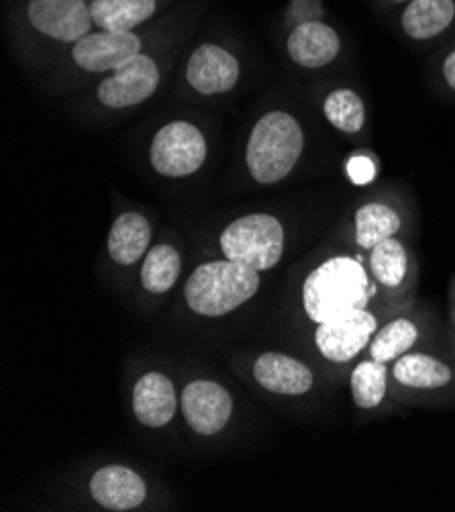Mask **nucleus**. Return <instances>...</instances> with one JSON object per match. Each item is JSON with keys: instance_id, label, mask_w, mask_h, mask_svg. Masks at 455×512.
I'll return each instance as SVG.
<instances>
[{"instance_id": "nucleus-1", "label": "nucleus", "mask_w": 455, "mask_h": 512, "mask_svg": "<svg viewBox=\"0 0 455 512\" xmlns=\"http://www.w3.org/2000/svg\"><path fill=\"white\" fill-rule=\"evenodd\" d=\"M372 294L364 266L351 258L327 260L302 284V304L317 325L364 311Z\"/></svg>"}, {"instance_id": "nucleus-2", "label": "nucleus", "mask_w": 455, "mask_h": 512, "mask_svg": "<svg viewBox=\"0 0 455 512\" xmlns=\"http://www.w3.org/2000/svg\"><path fill=\"white\" fill-rule=\"evenodd\" d=\"M260 272L223 260L198 266L184 286L190 309L202 317H223L245 304L260 288Z\"/></svg>"}, {"instance_id": "nucleus-3", "label": "nucleus", "mask_w": 455, "mask_h": 512, "mask_svg": "<svg viewBox=\"0 0 455 512\" xmlns=\"http://www.w3.org/2000/svg\"><path fill=\"white\" fill-rule=\"evenodd\" d=\"M305 137L294 117L282 111L264 115L247 141V168L260 184L284 180L296 166Z\"/></svg>"}, {"instance_id": "nucleus-4", "label": "nucleus", "mask_w": 455, "mask_h": 512, "mask_svg": "<svg viewBox=\"0 0 455 512\" xmlns=\"http://www.w3.org/2000/svg\"><path fill=\"white\" fill-rule=\"evenodd\" d=\"M221 249L227 260L264 272L282 258L284 229L272 215H247L223 231Z\"/></svg>"}, {"instance_id": "nucleus-5", "label": "nucleus", "mask_w": 455, "mask_h": 512, "mask_svg": "<svg viewBox=\"0 0 455 512\" xmlns=\"http://www.w3.org/2000/svg\"><path fill=\"white\" fill-rule=\"evenodd\" d=\"M149 158L162 176L184 178L205 164L207 141L192 123L174 121L156 133Z\"/></svg>"}, {"instance_id": "nucleus-6", "label": "nucleus", "mask_w": 455, "mask_h": 512, "mask_svg": "<svg viewBox=\"0 0 455 512\" xmlns=\"http://www.w3.org/2000/svg\"><path fill=\"white\" fill-rule=\"evenodd\" d=\"M160 84V70L149 56L137 54L98 86V100L109 109H127L147 100Z\"/></svg>"}, {"instance_id": "nucleus-7", "label": "nucleus", "mask_w": 455, "mask_h": 512, "mask_svg": "<svg viewBox=\"0 0 455 512\" xmlns=\"http://www.w3.org/2000/svg\"><path fill=\"white\" fill-rule=\"evenodd\" d=\"M182 413L198 435H217L233 413L231 394L211 380H194L182 392Z\"/></svg>"}, {"instance_id": "nucleus-8", "label": "nucleus", "mask_w": 455, "mask_h": 512, "mask_svg": "<svg viewBox=\"0 0 455 512\" xmlns=\"http://www.w3.org/2000/svg\"><path fill=\"white\" fill-rule=\"evenodd\" d=\"M141 54V41L131 31H98L76 41L72 58L86 72H109Z\"/></svg>"}, {"instance_id": "nucleus-9", "label": "nucleus", "mask_w": 455, "mask_h": 512, "mask_svg": "<svg viewBox=\"0 0 455 512\" xmlns=\"http://www.w3.org/2000/svg\"><path fill=\"white\" fill-rule=\"evenodd\" d=\"M27 15L39 33L74 43L88 35L94 23L84 0H31Z\"/></svg>"}, {"instance_id": "nucleus-10", "label": "nucleus", "mask_w": 455, "mask_h": 512, "mask_svg": "<svg viewBox=\"0 0 455 512\" xmlns=\"http://www.w3.org/2000/svg\"><path fill=\"white\" fill-rule=\"evenodd\" d=\"M376 331V317L372 313L358 311L353 315L329 321L317 329V347L329 362L345 364L353 360L372 339Z\"/></svg>"}, {"instance_id": "nucleus-11", "label": "nucleus", "mask_w": 455, "mask_h": 512, "mask_svg": "<svg viewBox=\"0 0 455 512\" xmlns=\"http://www.w3.org/2000/svg\"><path fill=\"white\" fill-rule=\"evenodd\" d=\"M186 78L188 84L200 94H225L239 80V64L223 47L205 43L192 51Z\"/></svg>"}, {"instance_id": "nucleus-12", "label": "nucleus", "mask_w": 455, "mask_h": 512, "mask_svg": "<svg viewBox=\"0 0 455 512\" xmlns=\"http://www.w3.org/2000/svg\"><path fill=\"white\" fill-rule=\"evenodd\" d=\"M133 413L145 427L158 429L168 425L176 415L174 384L158 372H149L133 388Z\"/></svg>"}, {"instance_id": "nucleus-13", "label": "nucleus", "mask_w": 455, "mask_h": 512, "mask_svg": "<svg viewBox=\"0 0 455 512\" xmlns=\"http://www.w3.org/2000/svg\"><path fill=\"white\" fill-rule=\"evenodd\" d=\"M92 498L109 510H133L145 500V482L125 466L100 468L90 480Z\"/></svg>"}, {"instance_id": "nucleus-14", "label": "nucleus", "mask_w": 455, "mask_h": 512, "mask_svg": "<svg viewBox=\"0 0 455 512\" xmlns=\"http://www.w3.org/2000/svg\"><path fill=\"white\" fill-rule=\"evenodd\" d=\"M339 35L325 23H300L288 37V54L302 68H323L339 54Z\"/></svg>"}, {"instance_id": "nucleus-15", "label": "nucleus", "mask_w": 455, "mask_h": 512, "mask_svg": "<svg viewBox=\"0 0 455 512\" xmlns=\"http://www.w3.org/2000/svg\"><path fill=\"white\" fill-rule=\"evenodd\" d=\"M256 380L270 392L298 396L313 388V372L284 353H264L254 366Z\"/></svg>"}, {"instance_id": "nucleus-16", "label": "nucleus", "mask_w": 455, "mask_h": 512, "mask_svg": "<svg viewBox=\"0 0 455 512\" xmlns=\"http://www.w3.org/2000/svg\"><path fill=\"white\" fill-rule=\"evenodd\" d=\"M151 227L143 215L125 213L121 215L109 233V253L121 266H131L143 258L149 247Z\"/></svg>"}, {"instance_id": "nucleus-17", "label": "nucleus", "mask_w": 455, "mask_h": 512, "mask_svg": "<svg viewBox=\"0 0 455 512\" xmlns=\"http://www.w3.org/2000/svg\"><path fill=\"white\" fill-rule=\"evenodd\" d=\"M156 13V0H92L90 15L103 31H131Z\"/></svg>"}, {"instance_id": "nucleus-18", "label": "nucleus", "mask_w": 455, "mask_h": 512, "mask_svg": "<svg viewBox=\"0 0 455 512\" xmlns=\"http://www.w3.org/2000/svg\"><path fill=\"white\" fill-rule=\"evenodd\" d=\"M453 17V0H413L402 15V27L413 39H431L445 31Z\"/></svg>"}, {"instance_id": "nucleus-19", "label": "nucleus", "mask_w": 455, "mask_h": 512, "mask_svg": "<svg viewBox=\"0 0 455 512\" xmlns=\"http://www.w3.org/2000/svg\"><path fill=\"white\" fill-rule=\"evenodd\" d=\"M394 378L409 388H441L451 382V370L429 355H402L394 364Z\"/></svg>"}, {"instance_id": "nucleus-20", "label": "nucleus", "mask_w": 455, "mask_h": 512, "mask_svg": "<svg viewBox=\"0 0 455 512\" xmlns=\"http://www.w3.org/2000/svg\"><path fill=\"white\" fill-rule=\"evenodd\" d=\"M180 276V255L172 245H158L151 249L141 268V284L151 294L168 292Z\"/></svg>"}, {"instance_id": "nucleus-21", "label": "nucleus", "mask_w": 455, "mask_h": 512, "mask_svg": "<svg viewBox=\"0 0 455 512\" xmlns=\"http://www.w3.org/2000/svg\"><path fill=\"white\" fill-rule=\"evenodd\" d=\"M400 229V217L380 202H370L356 215V239L364 249H374L378 243L394 237Z\"/></svg>"}, {"instance_id": "nucleus-22", "label": "nucleus", "mask_w": 455, "mask_h": 512, "mask_svg": "<svg viewBox=\"0 0 455 512\" xmlns=\"http://www.w3.org/2000/svg\"><path fill=\"white\" fill-rule=\"evenodd\" d=\"M419 337L417 327L409 319H396L388 323L372 341L370 355L376 362H394L407 353Z\"/></svg>"}, {"instance_id": "nucleus-23", "label": "nucleus", "mask_w": 455, "mask_h": 512, "mask_svg": "<svg viewBox=\"0 0 455 512\" xmlns=\"http://www.w3.org/2000/svg\"><path fill=\"white\" fill-rule=\"evenodd\" d=\"M323 109L329 123L343 133H358L364 127V121H366L364 102L349 88H339L331 92L325 100Z\"/></svg>"}, {"instance_id": "nucleus-24", "label": "nucleus", "mask_w": 455, "mask_h": 512, "mask_svg": "<svg viewBox=\"0 0 455 512\" xmlns=\"http://www.w3.org/2000/svg\"><path fill=\"white\" fill-rule=\"evenodd\" d=\"M351 396L360 408H376L386 396V366L362 362L351 374Z\"/></svg>"}, {"instance_id": "nucleus-25", "label": "nucleus", "mask_w": 455, "mask_h": 512, "mask_svg": "<svg viewBox=\"0 0 455 512\" xmlns=\"http://www.w3.org/2000/svg\"><path fill=\"white\" fill-rule=\"evenodd\" d=\"M372 272L376 280L388 288H396L407 276V251L394 237L378 243L372 249Z\"/></svg>"}, {"instance_id": "nucleus-26", "label": "nucleus", "mask_w": 455, "mask_h": 512, "mask_svg": "<svg viewBox=\"0 0 455 512\" xmlns=\"http://www.w3.org/2000/svg\"><path fill=\"white\" fill-rule=\"evenodd\" d=\"M347 174L353 184H368L376 176V168L370 158L366 156H356L351 158L347 164Z\"/></svg>"}, {"instance_id": "nucleus-27", "label": "nucleus", "mask_w": 455, "mask_h": 512, "mask_svg": "<svg viewBox=\"0 0 455 512\" xmlns=\"http://www.w3.org/2000/svg\"><path fill=\"white\" fill-rule=\"evenodd\" d=\"M443 74H445L447 84L455 90V51H453V54L447 56V60H445V64H443Z\"/></svg>"}]
</instances>
